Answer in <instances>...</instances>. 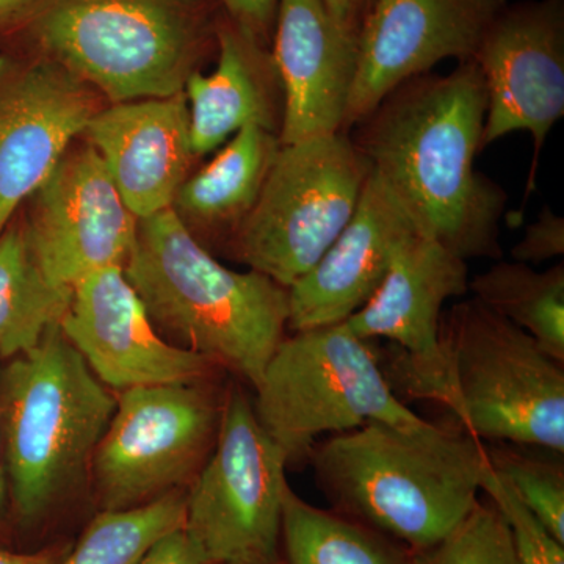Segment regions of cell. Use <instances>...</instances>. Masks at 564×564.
<instances>
[{
  "label": "cell",
  "mask_w": 564,
  "mask_h": 564,
  "mask_svg": "<svg viewBox=\"0 0 564 564\" xmlns=\"http://www.w3.org/2000/svg\"><path fill=\"white\" fill-rule=\"evenodd\" d=\"M35 31L58 65L115 104L184 90L198 44L174 0H44Z\"/></svg>",
  "instance_id": "obj_7"
},
{
  "label": "cell",
  "mask_w": 564,
  "mask_h": 564,
  "mask_svg": "<svg viewBox=\"0 0 564 564\" xmlns=\"http://www.w3.org/2000/svg\"><path fill=\"white\" fill-rule=\"evenodd\" d=\"M36 195L25 239L52 284L73 291L95 270L124 267L139 218L91 144L63 158Z\"/></svg>",
  "instance_id": "obj_15"
},
{
  "label": "cell",
  "mask_w": 564,
  "mask_h": 564,
  "mask_svg": "<svg viewBox=\"0 0 564 564\" xmlns=\"http://www.w3.org/2000/svg\"><path fill=\"white\" fill-rule=\"evenodd\" d=\"M140 564H207L198 545L193 543L184 527L161 538Z\"/></svg>",
  "instance_id": "obj_30"
},
{
  "label": "cell",
  "mask_w": 564,
  "mask_h": 564,
  "mask_svg": "<svg viewBox=\"0 0 564 564\" xmlns=\"http://www.w3.org/2000/svg\"><path fill=\"white\" fill-rule=\"evenodd\" d=\"M61 329L107 388L196 383L223 370L199 352L163 339L122 267L95 270L74 284Z\"/></svg>",
  "instance_id": "obj_14"
},
{
  "label": "cell",
  "mask_w": 564,
  "mask_h": 564,
  "mask_svg": "<svg viewBox=\"0 0 564 564\" xmlns=\"http://www.w3.org/2000/svg\"><path fill=\"white\" fill-rule=\"evenodd\" d=\"M337 21L358 32L364 14L372 0H323Z\"/></svg>",
  "instance_id": "obj_32"
},
{
  "label": "cell",
  "mask_w": 564,
  "mask_h": 564,
  "mask_svg": "<svg viewBox=\"0 0 564 564\" xmlns=\"http://www.w3.org/2000/svg\"><path fill=\"white\" fill-rule=\"evenodd\" d=\"M252 33H220V57L210 76L192 73L184 84L191 117L193 155L214 151L248 124L276 131L282 121L276 93L282 91L280 74L272 57H265L252 41Z\"/></svg>",
  "instance_id": "obj_20"
},
{
  "label": "cell",
  "mask_w": 564,
  "mask_h": 564,
  "mask_svg": "<svg viewBox=\"0 0 564 564\" xmlns=\"http://www.w3.org/2000/svg\"><path fill=\"white\" fill-rule=\"evenodd\" d=\"M98 111L88 84L58 63L33 66L0 88V234Z\"/></svg>",
  "instance_id": "obj_17"
},
{
  "label": "cell",
  "mask_w": 564,
  "mask_h": 564,
  "mask_svg": "<svg viewBox=\"0 0 564 564\" xmlns=\"http://www.w3.org/2000/svg\"><path fill=\"white\" fill-rule=\"evenodd\" d=\"M370 172L347 132L281 144L258 202L232 237L237 258L291 288L350 221Z\"/></svg>",
  "instance_id": "obj_8"
},
{
  "label": "cell",
  "mask_w": 564,
  "mask_h": 564,
  "mask_svg": "<svg viewBox=\"0 0 564 564\" xmlns=\"http://www.w3.org/2000/svg\"><path fill=\"white\" fill-rule=\"evenodd\" d=\"M280 147L273 132L245 126L209 165L182 182L173 209L209 228H231L236 236L258 202Z\"/></svg>",
  "instance_id": "obj_21"
},
{
  "label": "cell",
  "mask_w": 564,
  "mask_h": 564,
  "mask_svg": "<svg viewBox=\"0 0 564 564\" xmlns=\"http://www.w3.org/2000/svg\"><path fill=\"white\" fill-rule=\"evenodd\" d=\"M474 299L524 329L555 361L564 364V263L536 272L522 262L499 261L469 281Z\"/></svg>",
  "instance_id": "obj_24"
},
{
  "label": "cell",
  "mask_w": 564,
  "mask_h": 564,
  "mask_svg": "<svg viewBox=\"0 0 564 564\" xmlns=\"http://www.w3.org/2000/svg\"><path fill=\"white\" fill-rule=\"evenodd\" d=\"M84 133L139 220L173 207L193 158L184 90L113 104L98 111Z\"/></svg>",
  "instance_id": "obj_19"
},
{
  "label": "cell",
  "mask_w": 564,
  "mask_h": 564,
  "mask_svg": "<svg viewBox=\"0 0 564 564\" xmlns=\"http://www.w3.org/2000/svg\"><path fill=\"white\" fill-rule=\"evenodd\" d=\"M451 411L481 443L564 454V364L477 299L443 315Z\"/></svg>",
  "instance_id": "obj_5"
},
{
  "label": "cell",
  "mask_w": 564,
  "mask_h": 564,
  "mask_svg": "<svg viewBox=\"0 0 564 564\" xmlns=\"http://www.w3.org/2000/svg\"><path fill=\"white\" fill-rule=\"evenodd\" d=\"M32 0H0V18L13 13V11L22 9Z\"/></svg>",
  "instance_id": "obj_34"
},
{
  "label": "cell",
  "mask_w": 564,
  "mask_h": 564,
  "mask_svg": "<svg viewBox=\"0 0 564 564\" xmlns=\"http://www.w3.org/2000/svg\"><path fill=\"white\" fill-rule=\"evenodd\" d=\"M474 62L484 76L488 101L484 150L513 132L532 135L527 202L536 188L538 163L545 140L564 115L562 0L505 6L485 33Z\"/></svg>",
  "instance_id": "obj_12"
},
{
  "label": "cell",
  "mask_w": 564,
  "mask_h": 564,
  "mask_svg": "<svg viewBox=\"0 0 564 564\" xmlns=\"http://www.w3.org/2000/svg\"><path fill=\"white\" fill-rule=\"evenodd\" d=\"M117 408L79 351L52 325L0 380L11 496L24 518L50 508L84 474Z\"/></svg>",
  "instance_id": "obj_4"
},
{
  "label": "cell",
  "mask_w": 564,
  "mask_h": 564,
  "mask_svg": "<svg viewBox=\"0 0 564 564\" xmlns=\"http://www.w3.org/2000/svg\"><path fill=\"white\" fill-rule=\"evenodd\" d=\"M6 494H7L6 474H3L2 463H0V508H2L3 502H6Z\"/></svg>",
  "instance_id": "obj_35"
},
{
  "label": "cell",
  "mask_w": 564,
  "mask_h": 564,
  "mask_svg": "<svg viewBox=\"0 0 564 564\" xmlns=\"http://www.w3.org/2000/svg\"><path fill=\"white\" fill-rule=\"evenodd\" d=\"M505 6V0H372L358 29V66L344 132L437 63L474 61Z\"/></svg>",
  "instance_id": "obj_13"
},
{
  "label": "cell",
  "mask_w": 564,
  "mask_h": 564,
  "mask_svg": "<svg viewBox=\"0 0 564 564\" xmlns=\"http://www.w3.org/2000/svg\"><path fill=\"white\" fill-rule=\"evenodd\" d=\"M122 270L163 339L259 384L285 337L289 289L254 270L226 269L173 207L140 218Z\"/></svg>",
  "instance_id": "obj_3"
},
{
  "label": "cell",
  "mask_w": 564,
  "mask_h": 564,
  "mask_svg": "<svg viewBox=\"0 0 564 564\" xmlns=\"http://www.w3.org/2000/svg\"><path fill=\"white\" fill-rule=\"evenodd\" d=\"M417 231L370 172L343 232L321 261L289 288L288 328L296 333L347 322L372 299L397 252Z\"/></svg>",
  "instance_id": "obj_18"
},
{
  "label": "cell",
  "mask_w": 564,
  "mask_h": 564,
  "mask_svg": "<svg viewBox=\"0 0 564 564\" xmlns=\"http://www.w3.org/2000/svg\"><path fill=\"white\" fill-rule=\"evenodd\" d=\"M0 564H58V558L52 554H11L0 551Z\"/></svg>",
  "instance_id": "obj_33"
},
{
  "label": "cell",
  "mask_w": 564,
  "mask_h": 564,
  "mask_svg": "<svg viewBox=\"0 0 564 564\" xmlns=\"http://www.w3.org/2000/svg\"><path fill=\"white\" fill-rule=\"evenodd\" d=\"M285 469L250 397L229 388L217 443L185 497L184 532L207 564H280Z\"/></svg>",
  "instance_id": "obj_9"
},
{
  "label": "cell",
  "mask_w": 564,
  "mask_h": 564,
  "mask_svg": "<svg viewBox=\"0 0 564 564\" xmlns=\"http://www.w3.org/2000/svg\"><path fill=\"white\" fill-rule=\"evenodd\" d=\"M415 558L417 564H521L499 508L480 499L443 541Z\"/></svg>",
  "instance_id": "obj_27"
},
{
  "label": "cell",
  "mask_w": 564,
  "mask_h": 564,
  "mask_svg": "<svg viewBox=\"0 0 564 564\" xmlns=\"http://www.w3.org/2000/svg\"><path fill=\"white\" fill-rule=\"evenodd\" d=\"M240 25L256 33L269 28L276 17L278 0H221Z\"/></svg>",
  "instance_id": "obj_31"
},
{
  "label": "cell",
  "mask_w": 564,
  "mask_h": 564,
  "mask_svg": "<svg viewBox=\"0 0 564 564\" xmlns=\"http://www.w3.org/2000/svg\"><path fill=\"white\" fill-rule=\"evenodd\" d=\"M469 281L464 259L417 231L397 252L372 299L345 322L362 339L395 345L391 373L404 395L451 406L443 307L469 291Z\"/></svg>",
  "instance_id": "obj_11"
},
{
  "label": "cell",
  "mask_w": 564,
  "mask_h": 564,
  "mask_svg": "<svg viewBox=\"0 0 564 564\" xmlns=\"http://www.w3.org/2000/svg\"><path fill=\"white\" fill-rule=\"evenodd\" d=\"M70 293L41 272L24 229L9 226L0 234V356L14 358L36 347L61 323Z\"/></svg>",
  "instance_id": "obj_23"
},
{
  "label": "cell",
  "mask_w": 564,
  "mask_h": 564,
  "mask_svg": "<svg viewBox=\"0 0 564 564\" xmlns=\"http://www.w3.org/2000/svg\"><path fill=\"white\" fill-rule=\"evenodd\" d=\"M184 521L185 499L176 494L129 510L104 511L58 564H140L152 545Z\"/></svg>",
  "instance_id": "obj_25"
},
{
  "label": "cell",
  "mask_w": 564,
  "mask_h": 564,
  "mask_svg": "<svg viewBox=\"0 0 564 564\" xmlns=\"http://www.w3.org/2000/svg\"><path fill=\"white\" fill-rule=\"evenodd\" d=\"M564 254V218L545 206L536 220L527 226L524 237L514 245L511 258L527 265H538Z\"/></svg>",
  "instance_id": "obj_29"
},
{
  "label": "cell",
  "mask_w": 564,
  "mask_h": 564,
  "mask_svg": "<svg viewBox=\"0 0 564 564\" xmlns=\"http://www.w3.org/2000/svg\"><path fill=\"white\" fill-rule=\"evenodd\" d=\"M310 462L333 511L419 555L473 510L488 455L458 425L369 422L318 441Z\"/></svg>",
  "instance_id": "obj_2"
},
{
  "label": "cell",
  "mask_w": 564,
  "mask_h": 564,
  "mask_svg": "<svg viewBox=\"0 0 564 564\" xmlns=\"http://www.w3.org/2000/svg\"><path fill=\"white\" fill-rule=\"evenodd\" d=\"M225 395L210 380L121 391L93 454L104 511L150 503L195 478L217 443Z\"/></svg>",
  "instance_id": "obj_10"
},
{
  "label": "cell",
  "mask_w": 564,
  "mask_h": 564,
  "mask_svg": "<svg viewBox=\"0 0 564 564\" xmlns=\"http://www.w3.org/2000/svg\"><path fill=\"white\" fill-rule=\"evenodd\" d=\"M281 543L288 564H417L410 549L333 510L304 502L288 486Z\"/></svg>",
  "instance_id": "obj_22"
},
{
  "label": "cell",
  "mask_w": 564,
  "mask_h": 564,
  "mask_svg": "<svg viewBox=\"0 0 564 564\" xmlns=\"http://www.w3.org/2000/svg\"><path fill=\"white\" fill-rule=\"evenodd\" d=\"M489 466L503 475L541 524L564 544L563 454L522 444H485Z\"/></svg>",
  "instance_id": "obj_26"
},
{
  "label": "cell",
  "mask_w": 564,
  "mask_h": 564,
  "mask_svg": "<svg viewBox=\"0 0 564 564\" xmlns=\"http://www.w3.org/2000/svg\"><path fill=\"white\" fill-rule=\"evenodd\" d=\"M372 343L344 322L293 333L278 345L254 388L252 408L288 467L310 462L323 434L369 422H423L392 391Z\"/></svg>",
  "instance_id": "obj_6"
},
{
  "label": "cell",
  "mask_w": 564,
  "mask_h": 564,
  "mask_svg": "<svg viewBox=\"0 0 564 564\" xmlns=\"http://www.w3.org/2000/svg\"><path fill=\"white\" fill-rule=\"evenodd\" d=\"M481 491H485L505 521L510 527L516 554L521 564H564V544L558 543L540 519L527 508L510 481L486 467L481 478Z\"/></svg>",
  "instance_id": "obj_28"
},
{
  "label": "cell",
  "mask_w": 564,
  "mask_h": 564,
  "mask_svg": "<svg viewBox=\"0 0 564 564\" xmlns=\"http://www.w3.org/2000/svg\"><path fill=\"white\" fill-rule=\"evenodd\" d=\"M273 61L284 107L281 144L344 132L358 66V32L323 0H278Z\"/></svg>",
  "instance_id": "obj_16"
},
{
  "label": "cell",
  "mask_w": 564,
  "mask_h": 564,
  "mask_svg": "<svg viewBox=\"0 0 564 564\" xmlns=\"http://www.w3.org/2000/svg\"><path fill=\"white\" fill-rule=\"evenodd\" d=\"M486 109L480 68L462 62L445 76L404 82L351 137L419 231L464 261L502 259L507 192L475 170Z\"/></svg>",
  "instance_id": "obj_1"
}]
</instances>
